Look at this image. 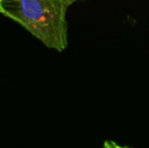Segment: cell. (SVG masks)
<instances>
[{
  "label": "cell",
  "mask_w": 149,
  "mask_h": 148,
  "mask_svg": "<svg viewBox=\"0 0 149 148\" xmlns=\"http://www.w3.org/2000/svg\"><path fill=\"white\" fill-rule=\"evenodd\" d=\"M74 0H2L0 13L17 22L49 49L68 46L67 8Z\"/></svg>",
  "instance_id": "6da1fadb"
},
{
  "label": "cell",
  "mask_w": 149,
  "mask_h": 148,
  "mask_svg": "<svg viewBox=\"0 0 149 148\" xmlns=\"http://www.w3.org/2000/svg\"><path fill=\"white\" fill-rule=\"evenodd\" d=\"M0 1H2V0H0Z\"/></svg>",
  "instance_id": "7a4b0ae2"
},
{
  "label": "cell",
  "mask_w": 149,
  "mask_h": 148,
  "mask_svg": "<svg viewBox=\"0 0 149 148\" xmlns=\"http://www.w3.org/2000/svg\"><path fill=\"white\" fill-rule=\"evenodd\" d=\"M74 1H75V0H74Z\"/></svg>",
  "instance_id": "3957f363"
}]
</instances>
